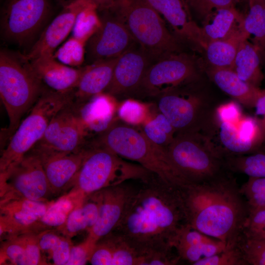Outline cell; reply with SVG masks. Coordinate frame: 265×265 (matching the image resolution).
I'll list each match as a JSON object with an SVG mask.
<instances>
[{
    "mask_svg": "<svg viewBox=\"0 0 265 265\" xmlns=\"http://www.w3.org/2000/svg\"><path fill=\"white\" fill-rule=\"evenodd\" d=\"M249 10L244 17L243 28L248 39L257 50L261 62H265V3L263 0H249Z\"/></svg>",
    "mask_w": 265,
    "mask_h": 265,
    "instance_id": "30",
    "label": "cell"
},
{
    "mask_svg": "<svg viewBox=\"0 0 265 265\" xmlns=\"http://www.w3.org/2000/svg\"><path fill=\"white\" fill-rule=\"evenodd\" d=\"M117 58L97 61L84 67L75 90V103L80 105L104 92L110 84Z\"/></svg>",
    "mask_w": 265,
    "mask_h": 265,
    "instance_id": "24",
    "label": "cell"
},
{
    "mask_svg": "<svg viewBox=\"0 0 265 265\" xmlns=\"http://www.w3.org/2000/svg\"><path fill=\"white\" fill-rule=\"evenodd\" d=\"M155 176L139 164L124 160L110 150L91 140L88 151L70 190L63 195L75 206L80 205L89 195L104 188L129 180L148 182Z\"/></svg>",
    "mask_w": 265,
    "mask_h": 265,
    "instance_id": "4",
    "label": "cell"
},
{
    "mask_svg": "<svg viewBox=\"0 0 265 265\" xmlns=\"http://www.w3.org/2000/svg\"><path fill=\"white\" fill-rule=\"evenodd\" d=\"M198 77L196 62L191 56L182 52L171 53L150 65L138 92L155 98L170 89L194 82Z\"/></svg>",
    "mask_w": 265,
    "mask_h": 265,
    "instance_id": "11",
    "label": "cell"
},
{
    "mask_svg": "<svg viewBox=\"0 0 265 265\" xmlns=\"http://www.w3.org/2000/svg\"><path fill=\"white\" fill-rule=\"evenodd\" d=\"M48 0H7L1 13L3 37L22 44L41 28L49 15Z\"/></svg>",
    "mask_w": 265,
    "mask_h": 265,
    "instance_id": "12",
    "label": "cell"
},
{
    "mask_svg": "<svg viewBox=\"0 0 265 265\" xmlns=\"http://www.w3.org/2000/svg\"><path fill=\"white\" fill-rule=\"evenodd\" d=\"M248 39L244 29L226 39L208 43L205 51L210 67L232 69L240 44Z\"/></svg>",
    "mask_w": 265,
    "mask_h": 265,
    "instance_id": "29",
    "label": "cell"
},
{
    "mask_svg": "<svg viewBox=\"0 0 265 265\" xmlns=\"http://www.w3.org/2000/svg\"><path fill=\"white\" fill-rule=\"evenodd\" d=\"M207 73L223 92L244 106L254 107L262 90L241 80L231 69L210 67Z\"/></svg>",
    "mask_w": 265,
    "mask_h": 265,
    "instance_id": "26",
    "label": "cell"
},
{
    "mask_svg": "<svg viewBox=\"0 0 265 265\" xmlns=\"http://www.w3.org/2000/svg\"><path fill=\"white\" fill-rule=\"evenodd\" d=\"M146 0L168 22L179 40L205 49L207 44L201 26L192 20L186 0Z\"/></svg>",
    "mask_w": 265,
    "mask_h": 265,
    "instance_id": "20",
    "label": "cell"
},
{
    "mask_svg": "<svg viewBox=\"0 0 265 265\" xmlns=\"http://www.w3.org/2000/svg\"><path fill=\"white\" fill-rule=\"evenodd\" d=\"M89 0H77L63 7L43 31L26 58L30 61L44 55H53L57 47L72 32L76 17Z\"/></svg>",
    "mask_w": 265,
    "mask_h": 265,
    "instance_id": "21",
    "label": "cell"
},
{
    "mask_svg": "<svg viewBox=\"0 0 265 265\" xmlns=\"http://www.w3.org/2000/svg\"><path fill=\"white\" fill-rule=\"evenodd\" d=\"M105 11L101 27L86 43L93 62L117 58L135 43L123 21L110 10Z\"/></svg>",
    "mask_w": 265,
    "mask_h": 265,
    "instance_id": "16",
    "label": "cell"
},
{
    "mask_svg": "<svg viewBox=\"0 0 265 265\" xmlns=\"http://www.w3.org/2000/svg\"><path fill=\"white\" fill-rule=\"evenodd\" d=\"M92 141L137 162L169 185L178 187L187 184L173 164L166 149L150 140L142 130L117 119Z\"/></svg>",
    "mask_w": 265,
    "mask_h": 265,
    "instance_id": "3",
    "label": "cell"
},
{
    "mask_svg": "<svg viewBox=\"0 0 265 265\" xmlns=\"http://www.w3.org/2000/svg\"><path fill=\"white\" fill-rule=\"evenodd\" d=\"M189 8L203 19L212 10L234 6L237 0H186Z\"/></svg>",
    "mask_w": 265,
    "mask_h": 265,
    "instance_id": "45",
    "label": "cell"
},
{
    "mask_svg": "<svg viewBox=\"0 0 265 265\" xmlns=\"http://www.w3.org/2000/svg\"><path fill=\"white\" fill-rule=\"evenodd\" d=\"M117 115L119 120L132 126L142 125L151 117L148 105L128 99L119 105Z\"/></svg>",
    "mask_w": 265,
    "mask_h": 265,
    "instance_id": "35",
    "label": "cell"
},
{
    "mask_svg": "<svg viewBox=\"0 0 265 265\" xmlns=\"http://www.w3.org/2000/svg\"><path fill=\"white\" fill-rule=\"evenodd\" d=\"M90 226L81 205L75 207L69 214L65 223L57 230L64 236L71 238L84 230L88 231Z\"/></svg>",
    "mask_w": 265,
    "mask_h": 265,
    "instance_id": "42",
    "label": "cell"
},
{
    "mask_svg": "<svg viewBox=\"0 0 265 265\" xmlns=\"http://www.w3.org/2000/svg\"><path fill=\"white\" fill-rule=\"evenodd\" d=\"M42 84L25 55L0 50V96L9 119L5 139L9 140L38 100L45 89Z\"/></svg>",
    "mask_w": 265,
    "mask_h": 265,
    "instance_id": "5",
    "label": "cell"
},
{
    "mask_svg": "<svg viewBox=\"0 0 265 265\" xmlns=\"http://www.w3.org/2000/svg\"><path fill=\"white\" fill-rule=\"evenodd\" d=\"M240 192L246 199L249 208L265 207V177H249L240 187Z\"/></svg>",
    "mask_w": 265,
    "mask_h": 265,
    "instance_id": "39",
    "label": "cell"
},
{
    "mask_svg": "<svg viewBox=\"0 0 265 265\" xmlns=\"http://www.w3.org/2000/svg\"><path fill=\"white\" fill-rule=\"evenodd\" d=\"M137 189L125 183L102 189L91 194L98 205V215L88 236L96 242L114 231L122 219Z\"/></svg>",
    "mask_w": 265,
    "mask_h": 265,
    "instance_id": "15",
    "label": "cell"
},
{
    "mask_svg": "<svg viewBox=\"0 0 265 265\" xmlns=\"http://www.w3.org/2000/svg\"><path fill=\"white\" fill-rule=\"evenodd\" d=\"M241 237L249 239L265 238V207L249 208Z\"/></svg>",
    "mask_w": 265,
    "mask_h": 265,
    "instance_id": "37",
    "label": "cell"
},
{
    "mask_svg": "<svg viewBox=\"0 0 265 265\" xmlns=\"http://www.w3.org/2000/svg\"><path fill=\"white\" fill-rule=\"evenodd\" d=\"M74 101L75 90L58 92L44 89L2 151L0 173L6 171L20 161L42 138L53 117Z\"/></svg>",
    "mask_w": 265,
    "mask_h": 265,
    "instance_id": "7",
    "label": "cell"
},
{
    "mask_svg": "<svg viewBox=\"0 0 265 265\" xmlns=\"http://www.w3.org/2000/svg\"><path fill=\"white\" fill-rule=\"evenodd\" d=\"M77 105L90 134H98L103 132L117 119L115 116L119 106L116 98L106 93L98 94L85 103Z\"/></svg>",
    "mask_w": 265,
    "mask_h": 265,
    "instance_id": "25",
    "label": "cell"
},
{
    "mask_svg": "<svg viewBox=\"0 0 265 265\" xmlns=\"http://www.w3.org/2000/svg\"><path fill=\"white\" fill-rule=\"evenodd\" d=\"M238 244L247 265H265V238L249 239L240 237Z\"/></svg>",
    "mask_w": 265,
    "mask_h": 265,
    "instance_id": "41",
    "label": "cell"
},
{
    "mask_svg": "<svg viewBox=\"0 0 265 265\" xmlns=\"http://www.w3.org/2000/svg\"><path fill=\"white\" fill-rule=\"evenodd\" d=\"M97 5L89 0L78 13L72 30L73 37L87 43L102 26Z\"/></svg>",
    "mask_w": 265,
    "mask_h": 265,
    "instance_id": "32",
    "label": "cell"
},
{
    "mask_svg": "<svg viewBox=\"0 0 265 265\" xmlns=\"http://www.w3.org/2000/svg\"><path fill=\"white\" fill-rule=\"evenodd\" d=\"M53 197L61 196L72 188L88 151V144L78 152L65 153L34 145Z\"/></svg>",
    "mask_w": 265,
    "mask_h": 265,
    "instance_id": "14",
    "label": "cell"
},
{
    "mask_svg": "<svg viewBox=\"0 0 265 265\" xmlns=\"http://www.w3.org/2000/svg\"><path fill=\"white\" fill-rule=\"evenodd\" d=\"M264 0V2L265 3V0Z\"/></svg>",
    "mask_w": 265,
    "mask_h": 265,
    "instance_id": "52",
    "label": "cell"
},
{
    "mask_svg": "<svg viewBox=\"0 0 265 265\" xmlns=\"http://www.w3.org/2000/svg\"><path fill=\"white\" fill-rule=\"evenodd\" d=\"M214 115L217 123L227 122L235 123L242 116L238 104L230 102L218 106L215 110Z\"/></svg>",
    "mask_w": 265,
    "mask_h": 265,
    "instance_id": "48",
    "label": "cell"
},
{
    "mask_svg": "<svg viewBox=\"0 0 265 265\" xmlns=\"http://www.w3.org/2000/svg\"><path fill=\"white\" fill-rule=\"evenodd\" d=\"M169 244L180 259L192 265L202 258L216 254L226 249L223 241L207 236L184 223L171 238Z\"/></svg>",
    "mask_w": 265,
    "mask_h": 265,
    "instance_id": "22",
    "label": "cell"
},
{
    "mask_svg": "<svg viewBox=\"0 0 265 265\" xmlns=\"http://www.w3.org/2000/svg\"><path fill=\"white\" fill-rule=\"evenodd\" d=\"M0 265H25V249L19 235L7 237L1 243Z\"/></svg>",
    "mask_w": 265,
    "mask_h": 265,
    "instance_id": "38",
    "label": "cell"
},
{
    "mask_svg": "<svg viewBox=\"0 0 265 265\" xmlns=\"http://www.w3.org/2000/svg\"><path fill=\"white\" fill-rule=\"evenodd\" d=\"M107 10L123 21L135 42L156 60L181 52L180 40L146 0H116Z\"/></svg>",
    "mask_w": 265,
    "mask_h": 265,
    "instance_id": "6",
    "label": "cell"
},
{
    "mask_svg": "<svg viewBox=\"0 0 265 265\" xmlns=\"http://www.w3.org/2000/svg\"><path fill=\"white\" fill-rule=\"evenodd\" d=\"M243 21L244 17L234 6L212 10L203 19L201 26L207 44L226 39L244 30Z\"/></svg>",
    "mask_w": 265,
    "mask_h": 265,
    "instance_id": "27",
    "label": "cell"
},
{
    "mask_svg": "<svg viewBox=\"0 0 265 265\" xmlns=\"http://www.w3.org/2000/svg\"><path fill=\"white\" fill-rule=\"evenodd\" d=\"M193 265H247L242 251L237 245L227 247L224 250L212 256L202 258Z\"/></svg>",
    "mask_w": 265,
    "mask_h": 265,
    "instance_id": "40",
    "label": "cell"
},
{
    "mask_svg": "<svg viewBox=\"0 0 265 265\" xmlns=\"http://www.w3.org/2000/svg\"><path fill=\"white\" fill-rule=\"evenodd\" d=\"M254 107L255 108V117L262 129L265 141V89L262 90Z\"/></svg>",
    "mask_w": 265,
    "mask_h": 265,
    "instance_id": "49",
    "label": "cell"
},
{
    "mask_svg": "<svg viewBox=\"0 0 265 265\" xmlns=\"http://www.w3.org/2000/svg\"><path fill=\"white\" fill-rule=\"evenodd\" d=\"M137 189L113 231L141 256L150 251H170V240L185 223L178 187L154 177Z\"/></svg>",
    "mask_w": 265,
    "mask_h": 265,
    "instance_id": "2",
    "label": "cell"
},
{
    "mask_svg": "<svg viewBox=\"0 0 265 265\" xmlns=\"http://www.w3.org/2000/svg\"><path fill=\"white\" fill-rule=\"evenodd\" d=\"M224 160L226 167L230 172L244 174L249 177H265V153L228 156Z\"/></svg>",
    "mask_w": 265,
    "mask_h": 265,
    "instance_id": "33",
    "label": "cell"
},
{
    "mask_svg": "<svg viewBox=\"0 0 265 265\" xmlns=\"http://www.w3.org/2000/svg\"><path fill=\"white\" fill-rule=\"evenodd\" d=\"M261 63L257 50L246 39L238 47L232 69L243 80L259 87L264 78Z\"/></svg>",
    "mask_w": 265,
    "mask_h": 265,
    "instance_id": "28",
    "label": "cell"
},
{
    "mask_svg": "<svg viewBox=\"0 0 265 265\" xmlns=\"http://www.w3.org/2000/svg\"><path fill=\"white\" fill-rule=\"evenodd\" d=\"M113 256L111 245L106 236L97 242L89 262L92 265H112Z\"/></svg>",
    "mask_w": 265,
    "mask_h": 265,
    "instance_id": "46",
    "label": "cell"
},
{
    "mask_svg": "<svg viewBox=\"0 0 265 265\" xmlns=\"http://www.w3.org/2000/svg\"><path fill=\"white\" fill-rule=\"evenodd\" d=\"M193 82L170 89L155 97L159 112L171 122L177 134L204 133L210 130L213 111Z\"/></svg>",
    "mask_w": 265,
    "mask_h": 265,
    "instance_id": "9",
    "label": "cell"
},
{
    "mask_svg": "<svg viewBox=\"0 0 265 265\" xmlns=\"http://www.w3.org/2000/svg\"><path fill=\"white\" fill-rule=\"evenodd\" d=\"M166 149L187 184L205 182L228 170L223 154L207 134H177Z\"/></svg>",
    "mask_w": 265,
    "mask_h": 265,
    "instance_id": "8",
    "label": "cell"
},
{
    "mask_svg": "<svg viewBox=\"0 0 265 265\" xmlns=\"http://www.w3.org/2000/svg\"><path fill=\"white\" fill-rule=\"evenodd\" d=\"M142 126V131L150 140L165 148L176 135V130L171 122L160 112L150 118Z\"/></svg>",
    "mask_w": 265,
    "mask_h": 265,
    "instance_id": "34",
    "label": "cell"
},
{
    "mask_svg": "<svg viewBox=\"0 0 265 265\" xmlns=\"http://www.w3.org/2000/svg\"><path fill=\"white\" fill-rule=\"evenodd\" d=\"M217 123L219 139L225 157L256 152L265 142L263 131L255 117L243 115L235 123Z\"/></svg>",
    "mask_w": 265,
    "mask_h": 265,
    "instance_id": "18",
    "label": "cell"
},
{
    "mask_svg": "<svg viewBox=\"0 0 265 265\" xmlns=\"http://www.w3.org/2000/svg\"><path fill=\"white\" fill-rule=\"evenodd\" d=\"M97 242L87 236L81 243L73 245L66 265H84L89 262Z\"/></svg>",
    "mask_w": 265,
    "mask_h": 265,
    "instance_id": "44",
    "label": "cell"
},
{
    "mask_svg": "<svg viewBox=\"0 0 265 265\" xmlns=\"http://www.w3.org/2000/svg\"><path fill=\"white\" fill-rule=\"evenodd\" d=\"M229 172L178 187L185 223L224 242L227 247L238 244L248 213L246 200Z\"/></svg>",
    "mask_w": 265,
    "mask_h": 265,
    "instance_id": "1",
    "label": "cell"
},
{
    "mask_svg": "<svg viewBox=\"0 0 265 265\" xmlns=\"http://www.w3.org/2000/svg\"><path fill=\"white\" fill-rule=\"evenodd\" d=\"M34 73L51 90L66 92L75 90L83 71L57 60L53 55H44L29 61Z\"/></svg>",
    "mask_w": 265,
    "mask_h": 265,
    "instance_id": "23",
    "label": "cell"
},
{
    "mask_svg": "<svg viewBox=\"0 0 265 265\" xmlns=\"http://www.w3.org/2000/svg\"><path fill=\"white\" fill-rule=\"evenodd\" d=\"M155 61L141 47H132L118 57L111 81L104 93L117 98L138 92L147 69Z\"/></svg>",
    "mask_w": 265,
    "mask_h": 265,
    "instance_id": "17",
    "label": "cell"
},
{
    "mask_svg": "<svg viewBox=\"0 0 265 265\" xmlns=\"http://www.w3.org/2000/svg\"><path fill=\"white\" fill-rule=\"evenodd\" d=\"M53 197L40 159L31 150L10 169L0 173V204L16 199L48 202Z\"/></svg>",
    "mask_w": 265,
    "mask_h": 265,
    "instance_id": "10",
    "label": "cell"
},
{
    "mask_svg": "<svg viewBox=\"0 0 265 265\" xmlns=\"http://www.w3.org/2000/svg\"><path fill=\"white\" fill-rule=\"evenodd\" d=\"M56 0L57 2H58L63 7H64L77 0Z\"/></svg>",
    "mask_w": 265,
    "mask_h": 265,
    "instance_id": "51",
    "label": "cell"
},
{
    "mask_svg": "<svg viewBox=\"0 0 265 265\" xmlns=\"http://www.w3.org/2000/svg\"><path fill=\"white\" fill-rule=\"evenodd\" d=\"M247 0L248 1L249 0Z\"/></svg>",
    "mask_w": 265,
    "mask_h": 265,
    "instance_id": "53",
    "label": "cell"
},
{
    "mask_svg": "<svg viewBox=\"0 0 265 265\" xmlns=\"http://www.w3.org/2000/svg\"><path fill=\"white\" fill-rule=\"evenodd\" d=\"M73 245L71 238L63 235L49 255L47 259L48 265L49 260L50 265H66Z\"/></svg>",
    "mask_w": 265,
    "mask_h": 265,
    "instance_id": "47",
    "label": "cell"
},
{
    "mask_svg": "<svg viewBox=\"0 0 265 265\" xmlns=\"http://www.w3.org/2000/svg\"><path fill=\"white\" fill-rule=\"evenodd\" d=\"M52 201L16 199L0 204V238L26 232L45 213Z\"/></svg>",
    "mask_w": 265,
    "mask_h": 265,
    "instance_id": "19",
    "label": "cell"
},
{
    "mask_svg": "<svg viewBox=\"0 0 265 265\" xmlns=\"http://www.w3.org/2000/svg\"><path fill=\"white\" fill-rule=\"evenodd\" d=\"M86 44L85 42L72 36L54 52L53 56L67 66L79 67L84 60Z\"/></svg>",
    "mask_w": 265,
    "mask_h": 265,
    "instance_id": "36",
    "label": "cell"
},
{
    "mask_svg": "<svg viewBox=\"0 0 265 265\" xmlns=\"http://www.w3.org/2000/svg\"><path fill=\"white\" fill-rule=\"evenodd\" d=\"M98 10H106L109 9L116 0H92Z\"/></svg>",
    "mask_w": 265,
    "mask_h": 265,
    "instance_id": "50",
    "label": "cell"
},
{
    "mask_svg": "<svg viewBox=\"0 0 265 265\" xmlns=\"http://www.w3.org/2000/svg\"><path fill=\"white\" fill-rule=\"evenodd\" d=\"M89 135L74 102L53 117L43 137L35 145L60 152H78L86 145Z\"/></svg>",
    "mask_w": 265,
    "mask_h": 265,
    "instance_id": "13",
    "label": "cell"
},
{
    "mask_svg": "<svg viewBox=\"0 0 265 265\" xmlns=\"http://www.w3.org/2000/svg\"><path fill=\"white\" fill-rule=\"evenodd\" d=\"M76 207L69 198L62 195L53 200L45 213L26 232L38 234L48 230H57L65 222L70 212Z\"/></svg>",
    "mask_w": 265,
    "mask_h": 265,
    "instance_id": "31",
    "label": "cell"
},
{
    "mask_svg": "<svg viewBox=\"0 0 265 265\" xmlns=\"http://www.w3.org/2000/svg\"><path fill=\"white\" fill-rule=\"evenodd\" d=\"M25 249V265H47L40 250L37 234L26 232L18 234Z\"/></svg>",
    "mask_w": 265,
    "mask_h": 265,
    "instance_id": "43",
    "label": "cell"
}]
</instances>
